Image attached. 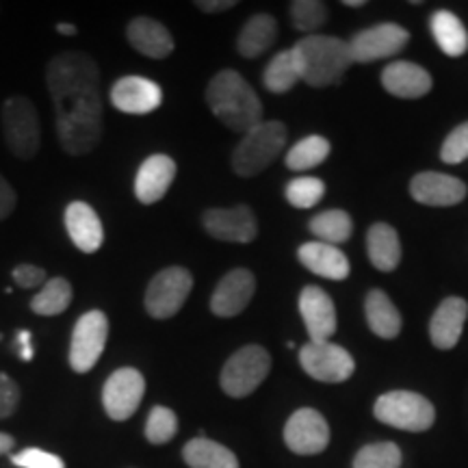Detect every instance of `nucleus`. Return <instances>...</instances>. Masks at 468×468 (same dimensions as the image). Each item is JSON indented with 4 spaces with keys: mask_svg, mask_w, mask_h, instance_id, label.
<instances>
[{
    "mask_svg": "<svg viewBox=\"0 0 468 468\" xmlns=\"http://www.w3.org/2000/svg\"><path fill=\"white\" fill-rule=\"evenodd\" d=\"M46 85L55 102L57 137L63 152L90 154L102 139L101 68L85 52H61L46 68Z\"/></svg>",
    "mask_w": 468,
    "mask_h": 468,
    "instance_id": "obj_1",
    "label": "nucleus"
},
{
    "mask_svg": "<svg viewBox=\"0 0 468 468\" xmlns=\"http://www.w3.org/2000/svg\"><path fill=\"white\" fill-rule=\"evenodd\" d=\"M0 120L11 154L22 161H31L42 145V126L35 104L25 96H11L3 104Z\"/></svg>",
    "mask_w": 468,
    "mask_h": 468,
    "instance_id": "obj_5",
    "label": "nucleus"
},
{
    "mask_svg": "<svg viewBox=\"0 0 468 468\" xmlns=\"http://www.w3.org/2000/svg\"><path fill=\"white\" fill-rule=\"evenodd\" d=\"M284 442L297 455H317L330 444V425L313 408H300L284 425Z\"/></svg>",
    "mask_w": 468,
    "mask_h": 468,
    "instance_id": "obj_13",
    "label": "nucleus"
},
{
    "mask_svg": "<svg viewBox=\"0 0 468 468\" xmlns=\"http://www.w3.org/2000/svg\"><path fill=\"white\" fill-rule=\"evenodd\" d=\"M109 338V319L102 310H90L76 321L69 343V367L74 373H87L101 360Z\"/></svg>",
    "mask_w": 468,
    "mask_h": 468,
    "instance_id": "obj_9",
    "label": "nucleus"
},
{
    "mask_svg": "<svg viewBox=\"0 0 468 468\" xmlns=\"http://www.w3.org/2000/svg\"><path fill=\"white\" fill-rule=\"evenodd\" d=\"M178 434V417L174 410L165 406H154L145 420V438L152 444H165Z\"/></svg>",
    "mask_w": 468,
    "mask_h": 468,
    "instance_id": "obj_36",
    "label": "nucleus"
},
{
    "mask_svg": "<svg viewBox=\"0 0 468 468\" xmlns=\"http://www.w3.org/2000/svg\"><path fill=\"white\" fill-rule=\"evenodd\" d=\"M271 371V356L261 345H245L228 358L221 368L219 384L228 397L243 399L265 382Z\"/></svg>",
    "mask_w": 468,
    "mask_h": 468,
    "instance_id": "obj_6",
    "label": "nucleus"
},
{
    "mask_svg": "<svg viewBox=\"0 0 468 468\" xmlns=\"http://www.w3.org/2000/svg\"><path fill=\"white\" fill-rule=\"evenodd\" d=\"M11 464L20 468H66V462L58 458V455L37 447L22 449L20 453L11 455Z\"/></svg>",
    "mask_w": 468,
    "mask_h": 468,
    "instance_id": "obj_39",
    "label": "nucleus"
},
{
    "mask_svg": "<svg viewBox=\"0 0 468 468\" xmlns=\"http://www.w3.org/2000/svg\"><path fill=\"white\" fill-rule=\"evenodd\" d=\"M16 347H17V354H20V358H22V360H25V362L33 360L35 349H33V336H31V332H27V330H20V332H17Z\"/></svg>",
    "mask_w": 468,
    "mask_h": 468,
    "instance_id": "obj_44",
    "label": "nucleus"
},
{
    "mask_svg": "<svg viewBox=\"0 0 468 468\" xmlns=\"http://www.w3.org/2000/svg\"><path fill=\"white\" fill-rule=\"evenodd\" d=\"M0 338H3V336H0Z\"/></svg>",
    "mask_w": 468,
    "mask_h": 468,
    "instance_id": "obj_48",
    "label": "nucleus"
},
{
    "mask_svg": "<svg viewBox=\"0 0 468 468\" xmlns=\"http://www.w3.org/2000/svg\"><path fill=\"white\" fill-rule=\"evenodd\" d=\"M14 444H16L14 436H9V434H3V431H0V455L9 453L11 449H14Z\"/></svg>",
    "mask_w": 468,
    "mask_h": 468,
    "instance_id": "obj_45",
    "label": "nucleus"
},
{
    "mask_svg": "<svg viewBox=\"0 0 468 468\" xmlns=\"http://www.w3.org/2000/svg\"><path fill=\"white\" fill-rule=\"evenodd\" d=\"M57 33L58 35H69V37H74L76 33H79V28L74 25H66V22H61V25H57Z\"/></svg>",
    "mask_w": 468,
    "mask_h": 468,
    "instance_id": "obj_46",
    "label": "nucleus"
},
{
    "mask_svg": "<svg viewBox=\"0 0 468 468\" xmlns=\"http://www.w3.org/2000/svg\"><path fill=\"white\" fill-rule=\"evenodd\" d=\"M378 420L403 431H427L436 420V410L423 395L410 390H390L373 408Z\"/></svg>",
    "mask_w": 468,
    "mask_h": 468,
    "instance_id": "obj_7",
    "label": "nucleus"
},
{
    "mask_svg": "<svg viewBox=\"0 0 468 468\" xmlns=\"http://www.w3.org/2000/svg\"><path fill=\"white\" fill-rule=\"evenodd\" d=\"M401 449L395 442H373L354 458V468H401Z\"/></svg>",
    "mask_w": 468,
    "mask_h": 468,
    "instance_id": "obj_34",
    "label": "nucleus"
},
{
    "mask_svg": "<svg viewBox=\"0 0 468 468\" xmlns=\"http://www.w3.org/2000/svg\"><path fill=\"white\" fill-rule=\"evenodd\" d=\"M286 202L295 208H313L321 202L325 196V185L321 178H313V176H302V178L291 180L286 185Z\"/></svg>",
    "mask_w": 468,
    "mask_h": 468,
    "instance_id": "obj_35",
    "label": "nucleus"
},
{
    "mask_svg": "<svg viewBox=\"0 0 468 468\" xmlns=\"http://www.w3.org/2000/svg\"><path fill=\"white\" fill-rule=\"evenodd\" d=\"M128 44L150 58H165L174 52V37L161 22L152 17H134L126 28Z\"/></svg>",
    "mask_w": 468,
    "mask_h": 468,
    "instance_id": "obj_24",
    "label": "nucleus"
},
{
    "mask_svg": "<svg viewBox=\"0 0 468 468\" xmlns=\"http://www.w3.org/2000/svg\"><path fill=\"white\" fill-rule=\"evenodd\" d=\"M286 137H289V131L282 122H261L259 126L251 128L232 152L234 174L250 178V176L265 172L282 152Z\"/></svg>",
    "mask_w": 468,
    "mask_h": 468,
    "instance_id": "obj_4",
    "label": "nucleus"
},
{
    "mask_svg": "<svg viewBox=\"0 0 468 468\" xmlns=\"http://www.w3.org/2000/svg\"><path fill=\"white\" fill-rule=\"evenodd\" d=\"M300 80V69H297L295 57H292L291 48L278 52V55L269 61L265 74H262V83H265V87L271 93L291 91Z\"/></svg>",
    "mask_w": 468,
    "mask_h": 468,
    "instance_id": "obj_32",
    "label": "nucleus"
},
{
    "mask_svg": "<svg viewBox=\"0 0 468 468\" xmlns=\"http://www.w3.org/2000/svg\"><path fill=\"white\" fill-rule=\"evenodd\" d=\"M351 230H354V224L345 210H325L310 221V232L317 234L321 243L338 245L349 241Z\"/></svg>",
    "mask_w": 468,
    "mask_h": 468,
    "instance_id": "obj_33",
    "label": "nucleus"
},
{
    "mask_svg": "<svg viewBox=\"0 0 468 468\" xmlns=\"http://www.w3.org/2000/svg\"><path fill=\"white\" fill-rule=\"evenodd\" d=\"M204 230L218 241L228 243H251L259 234V221L250 207L210 208L202 218Z\"/></svg>",
    "mask_w": 468,
    "mask_h": 468,
    "instance_id": "obj_14",
    "label": "nucleus"
},
{
    "mask_svg": "<svg viewBox=\"0 0 468 468\" xmlns=\"http://www.w3.org/2000/svg\"><path fill=\"white\" fill-rule=\"evenodd\" d=\"M300 314L313 343L330 341L336 332L335 302L319 286H303L300 292Z\"/></svg>",
    "mask_w": 468,
    "mask_h": 468,
    "instance_id": "obj_17",
    "label": "nucleus"
},
{
    "mask_svg": "<svg viewBox=\"0 0 468 468\" xmlns=\"http://www.w3.org/2000/svg\"><path fill=\"white\" fill-rule=\"evenodd\" d=\"M256 292V278L250 269H232L219 280L210 297V310L218 317H237L250 306Z\"/></svg>",
    "mask_w": 468,
    "mask_h": 468,
    "instance_id": "obj_16",
    "label": "nucleus"
},
{
    "mask_svg": "<svg viewBox=\"0 0 468 468\" xmlns=\"http://www.w3.org/2000/svg\"><path fill=\"white\" fill-rule=\"evenodd\" d=\"M468 317V303L462 297H447L430 321L431 345L438 349H453L458 345Z\"/></svg>",
    "mask_w": 468,
    "mask_h": 468,
    "instance_id": "obj_22",
    "label": "nucleus"
},
{
    "mask_svg": "<svg viewBox=\"0 0 468 468\" xmlns=\"http://www.w3.org/2000/svg\"><path fill=\"white\" fill-rule=\"evenodd\" d=\"M66 230L76 248L85 251V254H93V251L102 248V221L87 202H72L66 208Z\"/></svg>",
    "mask_w": 468,
    "mask_h": 468,
    "instance_id": "obj_20",
    "label": "nucleus"
},
{
    "mask_svg": "<svg viewBox=\"0 0 468 468\" xmlns=\"http://www.w3.org/2000/svg\"><path fill=\"white\" fill-rule=\"evenodd\" d=\"M207 102L221 124L234 133H248L262 122L259 93L234 69H221L207 87Z\"/></svg>",
    "mask_w": 468,
    "mask_h": 468,
    "instance_id": "obj_2",
    "label": "nucleus"
},
{
    "mask_svg": "<svg viewBox=\"0 0 468 468\" xmlns=\"http://www.w3.org/2000/svg\"><path fill=\"white\" fill-rule=\"evenodd\" d=\"M176 178V161L167 154H152L134 176V196L142 204H156L165 197Z\"/></svg>",
    "mask_w": 468,
    "mask_h": 468,
    "instance_id": "obj_19",
    "label": "nucleus"
},
{
    "mask_svg": "<svg viewBox=\"0 0 468 468\" xmlns=\"http://www.w3.org/2000/svg\"><path fill=\"white\" fill-rule=\"evenodd\" d=\"M20 403V388L7 373H0V419H7Z\"/></svg>",
    "mask_w": 468,
    "mask_h": 468,
    "instance_id": "obj_40",
    "label": "nucleus"
},
{
    "mask_svg": "<svg viewBox=\"0 0 468 468\" xmlns=\"http://www.w3.org/2000/svg\"><path fill=\"white\" fill-rule=\"evenodd\" d=\"M11 278L16 280V284L20 286V289H35V286L48 282L46 269L37 267V265H27V262L16 265L14 271H11Z\"/></svg>",
    "mask_w": 468,
    "mask_h": 468,
    "instance_id": "obj_41",
    "label": "nucleus"
},
{
    "mask_svg": "<svg viewBox=\"0 0 468 468\" xmlns=\"http://www.w3.org/2000/svg\"><path fill=\"white\" fill-rule=\"evenodd\" d=\"M345 5H347V7H362L365 0H345Z\"/></svg>",
    "mask_w": 468,
    "mask_h": 468,
    "instance_id": "obj_47",
    "label": "nucleus"
},
{
    "mask_svg": "<svg viewBox=\"0 0 468 468\" xmlns=\"http://www.w3.org/2000/svg\"><path fill=\"white\" fill-rule=\"evenodd\" d=\"M111 102L120 113L148 115L163 102V91L154 80L144 76H124L111 87Z\"/></svg>",
    "mask_w": 468,
    "mask_h": 468,
    "instance_id": "obj_15",
    "label": "nucleus"
},
{
    "mask_svg": "<svg viewBox=\"0 0 468 468\" xmlns=\"http://www.w3.org/2000/svg\"><path fill=\"white\" fill-rule=\"evenodd\" d=\"M384 90L395 98H423L431 90V76L425 68L410 61H395L382 72Z\"/></svg>",
    "mask_w": 468,
    "mask_h": 468,
    "instance_id": "obj_21",
    "label": "nucleus"
},
{
    "mask_svg": "<svg viewBox=\"0 0 468 468\" xmlns=\"http://www.w3.org/2000/svg\"><path fill=\"white\" fill-rule=\"evenodd\" d=\"M431 35L449 57H462L468 50V33L462 20L452 11L441 9L431 17Z\"/></svg>",
    "mask_w": 468,
    "mask_h": 468,
    "instance_id": "obj_29",
    "label": "nucleus"
},
{
    "mask_svg": "<svg viewBox=\"0 0 468 468\" xmlns=\"http://www.w3.org/2000/svg\"><path fill=\"white\" fill-rule=\"evenodd\" d=\"M291 50L300 69V79L310 87L338 85L354 63L349 44L330 35H308Z\"/></svg>",
    "mask_w": 468,
    "mask_h": 468,
    "instance_id": "obj_3",
    "label": "nucleus"
},
{
    "mask_svg": "<svg viewBox=\"0 0 468 468\" xmlns=\"http://www.w3.org/2000/svg\"><path fill=\"white\" fill-rule=\"evenodd\" d=\"M300 365L306 371V376L325 384L347 382L356 371V362L349 351L332 341H308L300 349Z\"/></svg>",
    "mask_w": 468,
    "mask_h": 468,
    "instance_id": "obj_10",
    "label": "nucleus"
},
{
    "mask_svg": "<svg viewBox=\"0 0 468 468\" xmlns=\"http://www.w3.org/2000/svg\"><path fill=\"white\" fill-rule=\"evenodd\" d=\"M332 145L325 137L321 134H310V137H303L302 142H297L286 154V167L292 169V172H306V169H313L324 163L327 156H330Z\"/></svg>",
    "mask_w": 468,
    "mask_h": 468,
    "instance_id": "obj_31",
    "label": "nucleus"
},
{
    "mask_svg": "<svg viewBox=\"0 0 468 468\" xmlns=\"http://www.w3.org/2000/svg\"><path fill=\"white\" fill-rule=\"evenodd\" d=\"M410 193L425 207H455L466 197V185L460 178L441 172H423L414 176Z\"/></svg>",
    "mask_w": 468,
    "mask_h": 468,
    "instance_id": "obj_18",
    "label": "nucleus"
},
{
    "mask_svg": "<svg viewBox=\"0 0 468 468\" xmlns=\"http://www.w3.org/2000/svg\"><path fill=\"white\" fill-rule=\"evenodd\" d=\"M278 37V22L269 14H256L245 22L237 37V50L245 58H256L271 48Z\"/></svg>",
    "mask_w": 468,
    "mask_h": 468,
    "instance_id": "obj_26",
    "label": "nucleus"
},
{
    "mask_svg": "<svg viewBox=\"0 0 468 468\" xmlns=\"http://www.w3.org/2000/svg\"><path fill=\"white\" fill-rule=\"evenodd\" d=\"M145 393V379L137 368H117L107 379L102 388V406L109 419L126 420L142 406Z\"/></svg>",
    "mask_w": 468,
    "mask_h": 468,
    "instance_id": "obj_12",
    "label": "nucleus"
},
{
    "mask_svg": "<svg viewBox=\"0 0 468 468\" xmlns=\"http://www.w3.org/2000/svg\"><path fill=\"white\" fill-rule=\"evenodd\" d=\"M183 460L189 468H239L237 455L230 449L204 436L185 444Z\"/></svg>",
    "mask_w": 468,
    "mask_h": 468,
    "instance_id": "obj_28",
    "label": "nucleus"
},
{
    "mask_svg": "<svg viewBox=\"0 0 468 468\" xmlns=\"http://www.w3.org/2000/svg\"><path fill=\"white\" fill-rule=\"evenodd\" d=\"M72 302V284L66 278H50L31 300V310L39 317H57L66 313Z\"/></svg>",
    "mask_w": 468,
    "mask_h": 468,
    "instance_id": "obj_30",
    "label": "nucleus"
},
{
    "mask_svg": "<svg viewBox=\"0 0 468 468\" xmlns=\"http://www.w3.org/2000/svg\"><path fill=\"white\" fill-rule=\"evenodd\" d=\"M297 259H300V262L308 269V271L317 273V276L327 280H338V282H341V280H347L351 273L347 256H345L336 245L330 243H303L302 248L297 250Z\"/></svg>",
    "mask_w": 468,
    "mask_h": 468,
    "instance_id": "obj_23",
    "label": "nucleus"
},
{
    "mask_svg": "<svg viewBox=\"0 0 468 468\" xmlns=\"http://www.w3.org/2000/svg\"><path fill=\"white\" fill-rule=\"evenodd\" d=\"M365 313H367V324L371 327L373 335L379 338H386V341L399 336L401 325H403L401 314L384 291L373 289L368 292L365 300Z\"/></svg>",
    "mask_w": 468,
    "mask_h": 468,
    "instance_id": "obj_27",
    "label": "nucleus"
},
{
    "mask_svg": "<svg viewBox=\"0 0 468 468\" xmlns=\"http://www.w3.org/2000/svg\"><path fill=\"white\" fill-rule=\"evenodd\" d=\"M193 289V276L185 267L161 269L145 289V310L152 319H172L185 306Z\"/></svg>",
    "mask_w": 468,
    "mask_h": 468,
    "instance_id": "obj_8",
    "label": "nucleus"
},
{
    "mask_svg": "<svg viewBox=\"0 0 468 468\" xmlns=\"http://www.w3.org/2000/svg\"><path fill=\"white\" fill-rule=\"evenodd\" d=\"M367 251L373 267L379 271H393L401 262L399 234L388 224H373L367 234Z\"/></svg>",
    "mask_w": 468,
    "mask_h": 468,
    "instance_id": "obj_25",
    "label": "nucleus"
},
{
    "mask_svg": "<svg viewBox=\"0 0 468 468\" xmlns=\"http://www.w3.org/2000/svg\"><path fill=\"white\" fill-rule=\"evenodd\" d=\"M16 204H17V197H16L14 186L7 183L5 176H0V221H5L11 213H14Z\"/></svg>",
    "mask_w": 468,
    "mask_h": 468,
    "instance_id": "obj_42",
    "label": "nucleus"
},
{
    "mask_svg": "<svg viewBox=\"0 0 468 468\" xmlns=\"http://www.w3.org/2000/svg\"><path fill=\"white\" fill-rule=\"evenodd\" d=\"M196 7L204 14H221V11L237 7V0H197Z\"/></svg>",
    "mask_w": 468,
    "mask_h": 468,
    "instance_id": "obj_43",
    "label": "nucleus"
},
{
    "mask_svg": "<svg viewBox=\"0 0 468 468\" xmlns=\"http://www.w3.org/2000/svg\"><path fill=\"white\" fill-rule=\"evenodd\" d=\"M441 159L449 165H458V163L468 159V122L447 134L441 148Z\"/></svg>",
    "mask_w": 468,
    "mask_h": 468,
    "instance_id": "obj_38",
    "label": "nucleus"
},
{
    "mask_svg": "<svg viewBox=\"0 0 468 468\" xmlns=\"http://www.w3.org/2000/svg\"><path fill=\"white\" fill-rule=\"evenodd\" d=\"M291 20L297 31L314 35L317 28L325 25L327 7L319 0H295L291 3Z\"/></svg>",
    "mask_w": 468,
    "mask_h": 468,
    "instance_id": "obj_37",
    "label": "nucleus"
},
{
    "mask_svg": "<svg viewBox=\"0 0 468 468\" xmlns=\"http://www.w3.org/2000/svg\"><path fill=\"white\" fill-rule=\"evenodd\" d=\"M408 42L410 33L406 28L393 25V22H384V25H376L354 35L347 44L354 63H373L379 58L399 55Z\"/></svg>",
    "mask_w": 468,
    "mask_h": 468,
    "instance_id": "obj_11",
    "label": "nucleus"
}]
</instances>
